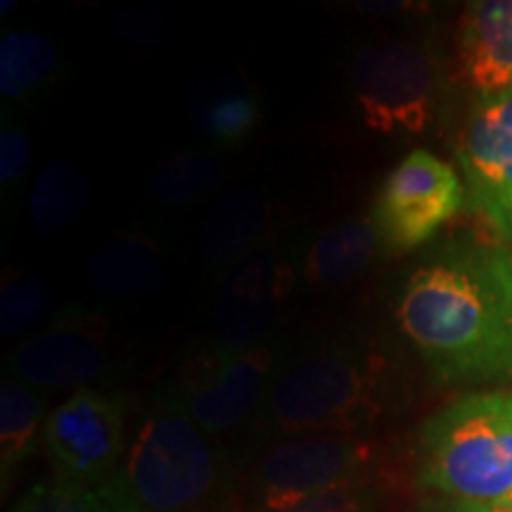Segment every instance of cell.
I'll return each mask as SVG.
<instances>
[{
	"label": "cell",
	"instance_id": "cell-21",
	"mask_svg": "<svg viewBox=\"0 0 512 512\" xmlns=\"http://www.w3.org/2000/svg\"><path fill=\"white\" fill-rule=\"evenodd\" d=\"M10 512H126V508L107 482L83 486L53 477L31 486Z\"/></svg>",
	"mask_w": 512,
	"mask_h": 512
},
{
	"label": "cell",
	"instance_id": "cell-23",
	"mask_svg": "<svg viewBox=\"0 0 512 512\" xmlns=\"http://www.w3.org/2000/svg\"><path fill=\"white\" fill-rule=\"evenodd\" d=\"M259 119V107L242 93L223 95L200 114V128L209 138L238 140L252 131Z\"/></svg>",
	"mask_w": 512,
	"mask_h": 512
},
{
	"label": "cell",
	"instance_id": "cell-1",
	"mask_svg": "<svg viewBox=\"0 0 512 512\" xmlns=\"http://www.w3.org/2000/svg\"><path fill=\"white\" fill-rule=\"evenodd\" d=\"M396 318L441 382L512 380V245L456 240L415 268Z\"/></svg>",
	"mask_w": 512,
	"mask_h": 512
},
{
	"label": "cell",
	"instance_id": "cell-9",
	"mask_svg": "<svg viewBox=\"0 0 512 512\" xmlns=\"http://www.w3.org/2000/svg\"><path fill=\"white\" fill-rule=\"evenodd\" d=\"M465 197L484 226L512 240V88L479 95L458 140Z\"/></svg>",
	"mask_w": 512,
	"mask_h": 512
},
{
	"label": "cell",
	"instance_id": "cell-11",
	"mask_svg": "<svg viewBox=\"0 0 512 512\" xmlns=\"http://www.w3.org/2000/svg\"><path fill=\"white\" fill-rule=\"evenodd\" d=\"M105 328L88 318H64L12 354L17 382L31 389L86 387L105 368Z\"/></svg>",
	"mask_w": 512,
	"mask_h": 512
},
{
	"label": "cell",
	"instance_id": "cell-27",
	"mask_svg": "<svg viewBox=\"0 0 512 512\" xmlns=\"http://www.w3.org/2000/svg\"><path fill=\"white\" fill-rule=\"evenodd\" d=\"M496 512H512V501L508 505H503V508H498Z\"/></svg>",
	"mask_w": 512,
	"mask_h": 512
},
{
	"label": "cell",
	"instance_id": "cell-10",
	"mask_svg": "<svg viewBox=\"0 0 512 512\" xmlns=\"http://www.w3.org/2000/svg\"><path fill=\"white\" fill-rule=\"evenodd\" d=\"M273 368L275 351L266 344L223 347L185 377L176 396L195 425L216 437L259 411L275 375Z\"/></svg>",
	"mask_w": 512,
	"mask_h": 512
},
{
	"label": "cell",
	"instance_id": "cell-2",
	"mask_svg": "<svg viewBox=\"0 0 512 512\" xmlns=\"http://www.w3.org/2000/svg\"><path fill=\"white\" fill-rule=\"evenodd\" d=\"M107 484L126 512H204L226 484V463L176 392H164L138 420Z\"/></svg>",
	"mask_w": 512,
	"mask_h": 512
},
{
	"label": "cell",
	"instance_id": "cell-20",
	"mask_svg": "<svg viewBox=\"0 0 512 512\" xmlns=\"http://www.w3.org/2000/svg\"><path fill=\"white\" fill-rule=\"evenodd\" d=\"M223 162L209 152H183L157 166L150 190L159 202L185 204L207 195L219 185Z\"/></svg>",
	"mask_w": 512,
	"mask_h": 512
},
{
	"label": "cell",
	"instance_id": "cell-14",
	"mask_svg": "<svg viewBox=\"0 0 512 512\" xmlns=\"http://www.w3.org/2000/svg\"><path fill=\"white\" fill-rule=\"evenodd\" d=\"M373 219H347L325 230L304 256V278L313 285H344L373 264L380 247Z\"/></svg>",
	"mask_w": 512,
	"mask_h": 512
},
{
	"label": "cell",
	"instance_id": "cell-28",
	"mask_svg": "<svg viewBox=\"0 0 512 512\" xmlns=\"http://www.w3.org/2000/svg\"><path fill=\"white\" fill-rule=\"evenodd\" d=\"M510 211H512V204H510Z\"/></svg>",
	"mask_w": 512,
	"mask_h": 512
},
{
	"label": "cell",
	"instance_id": "cell-15",
	"mask_svg": "<svg viewBox=\"0 0 512 512\" xmlns=\"http://www.w3.org/2000/svg\"><path fill=\"white\" fill-rule=\"evenodd\" d=\"M268 223L266 200L256 190L228 195L209 211L200 230L202 256L209 264L233 266L254 252Z\"/></svg>",
	"mask_w": 512,
	"mask_h": 512
},
{
	"label": "cell",
	"instance_id": "cell-8",
	"mask_svg": "<svg viewBox=\"0 0 512 512\" xmlns=\"http://www.w3.org/2000/svg\"><path fill=\"white\" fill-rule=\"evenodd\" d=\"M465 188L456 171L427 150L403 157L384 181L375 228L384 249L408 252L432 238L463 209Z\"/></svg>",
	"mask_w": 512,
	"mask_h": 512
},
{
	"label": "cell",
	"instance_id": "cell-5",
	"mask_svg": "<svg viewBox=\"0 0 512 512\" xmlns=\"http://www.w3.org/2000/svg\"><path fill=\"white\" fill-rule=\"evenodd\" d=\"M351 93L363 124L382 136L422 133L437 107V62L408 41L361 50L349 69Z\"/></svg>",
	"mask_w": 512,
	"mask_h": 512
},
{
	"label": "cell",
	"instance_id": "cell-25",
	"mask_svg": "<svg viewBox=\"0 0 512 512\" xmlns=\"http://www.w3.org/2000/svg\"><path fill=\"white\" fill-rule=\"evenodd\" d=\"M31 166V145L17 128L0 131V181L17 183Z\"/></svg>",
	"mask_w": 512,
	"mask_h": 512
},
{
	"label": "cell",
	"instance_id": "cell-6",
	"mask_svg": "<svg viewBox=\"0 0 512 512\" xmlns=\"http://www.w3.org/2000/svg\"><path fill=\"white\" fill-rule=\"evenodd\" d=\"M375 460L373 441L361 434H316L275 446L249 482V512L297 503L320 491L366 482Z\"/></svg>",
	"mask_w": 512,
	"mask_h": 512
},
{
	"label": "cell",
	"instance_id": "cell-7",
	"mask_svg": "<svg viewBox=\"0 0 512 512\" xmlns=\"http://www.w3.org/2000/svg\"><path fill=\"white\" fill-rule=\"evenodd\" d=\"M128 446L126 399L81 387L53 408L43 430V448L53 477L100 486L119 470Z\"/></svg>",
	"mask_w": 512,
	"mask_h": 512
},
{
	"label": "cell",
	"instance_id": "cell-12",
	"mask_svg": "<svg viewBox=\"0 0 512 512\" xmlns=\"http://www.w3.org/2000/svg\"><path fill=\"white\" fill-rule=\"evenodd\" d=\"M456 72L467 88L494 95L512 88V0H479L460 17Z\"/></svg>",
	"mask_w": 512,
	"mask_h": 512
},
{
	"label": "cell",
	"instance_id": "cell-22",
	"mask_svg": "<svg viewBox=\"0 0 512 512\" xmlns=\"http://www.w3.org/2000/svg\"><path fill=\"white\" fill-rule=\"evenodd\" d=\"M53 302L48 285L34 275H15L0 292V332L5 337L27 332L46 318Z\"/></svg>",
	"mask_w": 512,
	"mask_h": 512
},
{
	"label": "cell",
	"instance_id": "cell-4",
	"mask_svg": "<svg viewBox=\"0 0 512 512\" xmlns=\"http://www.w3.org/2000/svg\"><path fill=\"white\" fill-rule=\"evenodd\" d=\"M387 366L373 351H311L275 370L259 406L261 430L275 437L358 434L382 413Z\"/></svg>",
	"mask_w": 512,
	"mask_h": 512
},
{
	"label": "cell",
	"instance_id": "cell-26",
	"mask_svg": "<svg viewBox=\"0 0 512 512\" xmlns=\"http://www.w3.org/2000/svg\"><path fill=\"white\" fill-rule=\"evenodd\" d=\"M425 512H496L494 508H486V505L470 503V501H453V498H441L434 505H430Z\"/></svg>",
	"mask_w": 512,
	"mask_h": 512
},
{
	"label": "cell",
	"instance_id": "cell-24",
	"mask_svg": "<svg viewBox=\"0 0 512 512\" xmlns=\"http://www.w3.org/2000/svg\"><path fill=\"white\" fill-rule=\"evenodd\" d=\"M375 491L370 479L337 486V489L320 491L297 503L280 505V508L256 510V512H373Z\"/></svg>",
	"mask_w": 512,
	"mask_h": 512
},
{
	"label": "cell",
	"instance_id": "cell-16",
	"mask_svg": "<svg viewBox=\"0 0 512 512\" xmlns=\"http://www.w3.org/2000/svg\"><path fill=\"white\" fill-rule=\"evenodd\" d=\"M46 408L36 389L12 380L0 387V475L3 486L15 479L22 465L43 444Z\"/></svg>",
	"mask_w": 512,
	"mask_h": 512
},
{
	"label": "cell",
	"instance_id": "cell-19",
	"mask_svg": "<svg viewBox=\"0 0 512 512\" xmlns=\"http://www.w3.org/2000/svg\"><path fill=\"white\" fill-rule=\"evenodd\" d=\"M55 48L34 31H8L0 41V93L22 98L48 81L55 72Z\"/></svg>",
	"mask_w": 512,
	"mask_h": 512
},
{
	"label": "cell",
	"instance_id": "cell-3",
	"mask_svg": "<svg viewBox=\"0 0 512 512\" xmlns=\"http://www.w3.org/2000/svg\"><path fill=\"white\" fill-rule=\"evenodd\" d=\"M418 484L441 498L503 508L512 501V392H475L422 425Z\"/></svg>",
	"mask_w": 512,
	"mask_h": 512
},
{
	"label": "cell",
	"instance_id": "cell-13",
	"mask_svg": "<svg viewBox=\"0 0 512 512\" xmlns=\"http://www.w3.org/2000/svg\"><path fill=\"white\" fill-rule=\"evenodd\" d=\"M164 256L145 238H114L100 245L86 264L91 287L107 297H143L164 283Z\"/></svg>",
	"mask_w": 512,
	"mask_h": 512
},
{
	"label": "cell",
	"instance_id": "cell-17",
	"mask_svg": "<svg viewBox=\"0 0 512 512\" xmlns=\"http://www.w3.org/2000/svg\"><path fill=\"white\" fill-rule=\"evenodd\" d=\"M294 285L292 261L273 247L254 249L238 264L228 266L219 294L280 309Z\"/></svg>",
	"mask_w": 512,
	"mask_h": 512
},
{
	"label": "cell",
	"instance_id": "cell-18",
	"mask_svg": "<svg viewBox=\"0 0 512 512\" xmlns=\"http://www.w3.org/2000/svg\"><path fill=\"white\" fill-rule=\"evenodd\" d=\"M88 204V183L69 162H53L41 171L31 190V221L46 233L67 228Z\"/></svg>",
	"mask_w": 512,
	"mask_h": 512
}]
</instances>
